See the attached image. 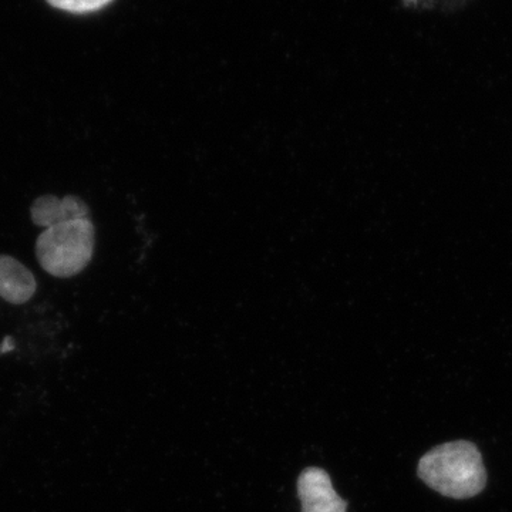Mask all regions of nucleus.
<instances>
[{
	"label": "nucleus",
	"instance_id": "20e7f679",
	"mask_svg": "<svg viewBox=\"0 0 512 512\" xmlns=\"http://www.w3.org/2000/svg\"><path fill=\"white\" fill-rule=\"evenodd\" d=\"M30 218L37 227L46 229L57 222L72 220V218H90V208L77 195L57 198L56 195L46 194L33 201L30 207Z\"/></svg>",
	"mask_w": 512,
	"mask_h": 512
},
{
	"label": "nucleus",
	"instance_id": "f03ea898",
	"mask_svg": "<svg viewBox=\"0 0 512 512\" xmlns=\"http://www.w3.org/2000/svg\"><path fill=\"white\" fill-rule=\"evenodd\" d=\"M96 229L90 218H72L46 228L36 239L35 252L43 271L66 279L82 274L92 262Z\"/></svg>",
	"mask_w": 512,
	"mask_h": 512
},
{
	"label": "nucleus",
	"instance_id": "f257e3e1",
	"mask_svg": "<svg viewBox=\"0 0 512 512\" xmlns=\"http://www.w3.org/2000/svg\"><path fill=\"white\" fill-rule=\"evenodd\" d=\"M417 474L431 490L454 500L476 497L487 485L480 450L476 444L464 440L440 444L424 454Z\"/></svg>",
	"mask_w": 512,
	"mask_h": 512
},
{
	"label": "nucleus",
	"instance_id": "423d86ee",
	"mask_svg": "<svg viewBox=\"0 0 512 512\" xmlns=\"http://www.w3.org/2000/svg\"><path fill=\"white\" fill-rule=\"evenodd\" d=\"M111 2L113 0H47V3L53 8L76 13V15L96 12V10L103 9Z\"/></svg>",
	"mask_w": 512,
	"mask_h": 512
},
{
	"label": "nucleus",
	"instance_id": "39448f33",
	"mask_svg": "<svg viewBox=\"0 0 512 512\" xmlns=\"http://www.w3.org/2000/svg\"><path fill=\"white\" fill-rule=\"evenodd\" d=\"M37 282L32 271L10 255H0V298L12 305H25L35 296Z\"/></svg>",
	"mask_w": 512,
	"mask_h": 512
},
{
	"label": "nucleus",
	"instance_id": "7ed1b4c3",
	"mask_svg": "<svg viewBox=\"0 0 512 512\" xmlns=\"http://www.w3.org/2000/svg\"><path fill=\"white\" fill-rule=\"evenodd\" d=\"M298 495L302 512H346L348 508L322 468L309 467L303 471L298 480Z\"/></svg>",
	"mask_w": 512,
	"mask_h": 512
}]
</instances>
